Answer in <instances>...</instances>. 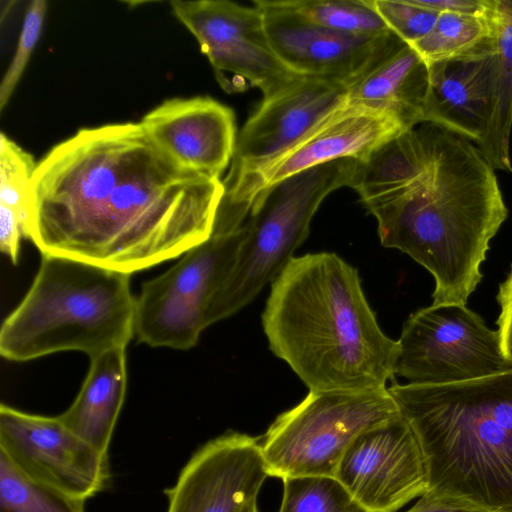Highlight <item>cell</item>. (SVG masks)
Listing matches in <instances>:
<instances>
[{
  "mask_svg": "<svg viewBox=\"0 0 512 512\" xmlns=\"http://www.w3.org/2000/svg\"><path fill=\"white\" fill-rule=\"evenodd\" d=\"M496 301L500 309L496 321L500 348L503 355L512 361V265L498 286Z\"/></svg>",
  "mask_w": 512,
  "mask_h": 512,
  "instance_id": "f1b7e54d",
  "label": "cell"
},
{
  "mask_svg": "<svg viewBox=\"0 0 512 512\" xmlns=\"http://www.w3.org/2000/svg\"><path fill=\"white\" fill-rule=\"evenodd\" d=\"M388 391L419 441L429 492L474 512H512V369Z\"/></svg>",
  "mask_w": 512,
  "mask_h": 512,
  "instance_id": "277c9868",
  "label": "cell"
},
{
  "mask_svg": "<svg viewBox=\"0 0 512 512\" xmlns=\"http://www.w3.org/2000/svg\"><path fill=\"white\" fill-rule=\"evenodd\" d=\"M246 234L244 223L213 229L169 270L143 283L136 298L137 340L152 347H194L201 332L219 321L221 298Z\"/></svg>",
  "mask_w": 512,
  "mask_h": 512,
  "instance_id": "52a82bcc",
  "label": "cell"
},
{
  "mask_svg": "<svg viewBox=\"0 0 512 512\" xmlns=\"http://www.w3.org/2000/svg\"><path fill=\"white\" fill-rule=\"evenodd\" d=\"M335 478L372 512H397L429 491L423 452L401 413L359 434Z\"/></svg>",
  "mask_w": 512,
  "mask_h": 512,
  "instance_id": "4fadbf2b",
  "label": "cell"
},
{
  "mask_svg": "<svg viewBox=\"0 0 512 512\" xmlns=\"http://www.w3.org/2000/svg\"><path fill=\"white\" fill-rule=\"evenodd\" d=\"M400 411L386 389L313 392L279 414L260 438L270 477H335L352 441Z\"/></svg>",
  "mask_w": 512,
  "mask_h": 512,
  "instance_id": "ba28073f",
  "label": "cell"
},
{
  "mask_svg": "<svg viewBox=\"0 0 512 512\" xmlns=\"http://www.w3.org/2000/svg\"><path fill=\"white\" fill-rule=\"evenodd\" d=\"M0 512H85V500L34 481L0 453Z\"/></svg>",
  "mask_w": 512,
  "mask_h": 512,
  "instance_id": "603a6c76",
  "label": "cell"
},
{
  "mask_svg": "<svg viewBox=\"0 0 512 512\" xmlns=\"http://www.w3.org/2000/svg\"><path fill=\"white\" fill-rule=\"evenodd\" d=\"M406 512H474L459 503L427 492Z\"/></svg>",
  "mask_w": 512,
  "mask_h": 512,
  "instance_id": "1f68e13d",
  "label": "cell"
},
{
  "mask_svg": "<svg viewBox=\"0 0 512 512\" xmlns=\"http://www.w3.org/2000/svg\"><path fill=\"white\" fill-rule=\"evenodd\" d=\"M22 237H25L22 218L14 209L0 203V248L13 264L18 262Z\"/></svg>",
  "mask_w": 512,
  "mask_h": 512,
  "instance_id": "f546056e",
  "label": "cell"
},
{
  "mask_svg": "<svg viewBox=\"0 0 512 512\" xmlns=\"http://www.w3.org/2000/svg\"><path fill=\"white\" fill-rule=\"evenodd\" d=\"M242 512H259L257 502L251 503Z\"/></svg>",
  "mask_w": 512,
  "mask_h": 512,
  "instance_id": "d6a6232c",
  "label": "cell"
},
{
  "mask_svg": "<svg viewBox=\"0 0 512 512\" xmlns=\"http://www.w3.org/2000/svg\"><path fill=\"white\" fill-rule=\"evenodd\" d=\"M175 16L197 39L228 92L250 87L267 97L297 76L274 52L257 6L225 0L172 1Z\"/></svg>",
  "mask_w": 512,
  "mask_h": 512,
  "instance_id": "8fae6325",
  "label": "cell"
},
{
  "mask_svg": "<svg viewBox=\"0 0 512 512\" xmlns=\"http://www.w3.org/2000/svg\"><path fill=\"white\" fill-rule=\"evenodd\" d=\"M492 20L497 53L493 109L486 136L478 147L494 169L512 173V0H494Z\"/></svg>",
  "mask_w": 512,
  "mask_h": 512,
  "instance_id": "44dd1931",
  "label": "cell"
},
{
  "mask_svg": "<svg viewBox=\"0 0 512 512\" xmlns=\"http://www.w3.org/2000/svg\"><path fill=\"white\" fill-rule=\"evenodd\" d=\"M355 163L343 158L302 171L252 203L244 221L246 238L221 298L219 321L248 305L278 276L308 236L322 201L349 186Z\"/></svg>",
  "mask_w": 512,
  "mask_h": 512,
  "instance_id": "8992f818",
  "label": "cell"
},
{
  "mask_svg": "<svg viewBox=\"0 0 512 512\" xmlns=\"http://www.w3.org/2000/svg\"><path fill=\"white\" fill-rule=\"evenodd\" d=\"M270 350L313 392L387 388L399 344L380 328L357 269L335 253L292 257L262 316Z\"/></svg>",
  "mask_w": 512,
  "mask_h": 512,
  "instance_id": "3957f363",
  "label": "cell"
},
{
  "mask_svg": "<svg viewBox=\"0 0 512 512\" xmlns=\"http://www.w3.org/2000/svg\"><path fill=\"white\" fill-rule=\"evenodd\" d=\"M388 28L403 42L414 45L434 27L439 12L416 4L413 0H370Z\"/></svg>",
  "mask_w": 512,
  "mask_h": 512,
  "instance_id": "4316f807",
  "label": "cell"
},
{
  "mask_svg": "<svg viewBox=\"0 0 512 512\" xmlns=\"http://www.w3.org/2000/svg\"><path fill=\"white\" fill-rule=\"evenodd\" d=\"M223 195L219 177L174 163L140 123L83 128L37 163L25 238L42 255L131 274L209 238Z\"/></svg>",
  "mask_w": 512,
  "mask_h": 512,
  "instance_id": "6da1fadb",
  "label": "cell"
},
{
  "mask_svg": "<svg viewBox=\"0 0 512 512\" xmlns=\"http://www.w3.org/2000/svg\"><path fill=\"white\" fill-rule=\"evenodd\" d=\"M279 4L305 20L329 29L360 35L392 32L370 0H281Z\"/></svg>",
  "mask_w": 512,
  "mask_h": 512,
  "instance_id": "cb8c5ba5",
  "label": "cell"
},
{
  "mask_svg": "<svg viewBox=\"0 0 512 512\" xmlns=\"http://www.w3.org/2000/svg\"><path fill=\"white\" fill-rule=\"evenodd\" d=\"M495 38L465 55L428 64L424 122L460 135L478 146L493 109Z\"/></svg>",
  "mask_w": 512,
  "mask_h": 512,
  "instance_id": "ac0fdd59",
  "label": "cell"
},
{
  "mask_svg": "<svg viewBox=\"0 0 512 512\" xmlns=\"http://www.w3.org/2000/svg\"><path fill=\"white\" fill-rule=\"evenodd\" d=\"M344 84L349 104L390 113L408 129L424 122L428 64L397 36Z\"/></svg>",
  "mask_w": 512,
  "mask_h": 512,
  "instance_id": "d6986e66",
  "label": "cell"
},
{
  "mask_svg": "<svg viewBox=\"0 0 512 512\" xmlns=\"http://www.w3.org/2000/svg\"><path fill=\"white\" fill-rule=\"evenodd\" d=\"M37 163L4 133L0 135V203L22 218L26 236V193Z\"/></svg>",
  "mask_w": 512,
  "mask_h": 512,
  "instance_id": "484cf974",
  "label": "cell"
},
{
  "mask_svg": "<svg viewBox=\"0 0 512 512\" xmlns=\"http://www.w3.org/2000/svg\"><path fill=\"white\" fill-rule=\"evenodd\" d=\"M395 375L409 384L437 385L512 369L496 330L466 305H430L412 313L397 340Z\"/></svg>",
  "mask_w": 512,
  "mask_h": 512,
  "instance_id": "9c48e42d",
  "label": "cell"
},
{
  "mask_svg": "<svg viewBox=\"0 0 512 512\" xmlns=\"http://www.w3.org/2000/svg\"><path fill=\"white\" fill-rule=\"evenodd\" d=\"M140 124L155 146L185 169L220 178L232 161L234 113L210 97L168 99Z\"/></svg>",
  "mask_w": 512,
  "mask_h": 512,
  "instance_id": "e0dca14e",
  "label": "cell"
},
{
  "mask_svg": "<svg viewBox=\"0 0 512 512\" xmlns=\"http://www.w3.org/2000/svg\"><path fill=\"white\" fill-rule=\"evenodd\" d=\"M0 453L27 477L87 500L109 482L108 454L68 429L58 418L0 406Z\"/></svg>",
  "mask_w": 512,
  "mask_h": 512,
  "instance_id": "7c38bea8",
  "label": "cell"
},
{
  "mask_svg": "<svg viewBox=\"0 0 512 512\" xmlns=\"http://www.w3.org/2000/svg\"><path fill=\"white\" fill-rule=\"evenodd\" d=\"M423 7L441 12L488 16L493 10L494 0H413Z\"/></svg>",
  "mask_w": 512,
  "mask_h": 512,
  "instance_id": "4dcf8cb0",
  "label": "cell"
},
{
  "mask_svg": "<svg viewBox=\"0 0 512 512\" xmlns=\"http://www.w3.org/2000/svg\"><path fill=\"white\" fill-rule=\"evenodd\" d=\"M268 477L260 438L227 431L200 446L165 489L167 512H242Z\"/></svg>",
  "mask_w": 512,
  "mask_h": 512,
  "instance_id": "5bb4252c",
  "label": "cell"
},
{
  "mask_svg": "<svg viewBox=\"0 0 512 512\" xmlns=\"http://www.w3.org/2000/svg\"><path fill=\"white\" fill-rule=\"evenodd\" d=\"M349 187L375 217L381 244L431 274L432 305H466L508 217L495 169L480 148L422 122L356 160Z\"/></svg>",
  "mask_w": 512,
  "mask_h": 512,
  "instance_id": "7a4b0ae2",
  "label": "cell"
},
{
  "mask_svg": "<svg viewBox=\"0 0 512 512\" xmlns=\"http://www.w3.org/2000/svg\"><path fill=\"white\" fill-rule=\"evenodd\" d=\"M46 11L47 3L44 0L32 1L26 10L16 52L0 85V111L7 105L27 66L41 35Z\"/></svg>",
  "mask_w": 512,
  "mask_h": 512,
  "instance_id": "83f0119b",
  "label": "cell"
},
{
  "mask_svg": "<svg viewBox=\"0 0 512 512\" xmlns=\"http://www.w3.org/2000/svg\"><path fill=\"white\" fill-rule=\"evenodd\" d=\"M406 130L390 113L346 102L275 159L251 173L225 178L217 215L228 223L241 225L252 203L284 179L338 159L364 161Z\"/></svg>",
  "mask_w": 512,
  "mask_h": 512,
  "instance_id": "30bf717a",
  "label": "cell"
},
{
  "mask_svg": "<svg viewBox=\"0 0 512 512\" xmlns=\"http://www.w3.org/2000/svg\"><path fill=\"white\" fill-rule=\"evenodd\" d=\"M130 275L67 257L42 255L34 281L4 320L0 353L29 361L61 351L90 358L134 336Z\"/></svg>",
  "mask_w": 512,
  "mask_h": 512,
  "instance_id": "5b68a950",
  "label": "cell"
},
{
  "mask_svg": "<svg viewBox=\"0 0 512 512\" xmlns=\"http://www.w3.org/2000/svg\"><path fill=\"white\" fill-rule=\"evenodd\" d=\"M346 102L343 82L309 76H297L263 97L237 137L226 178L251 173L275 159Z\"/></svg>",
  "mask_w": 512,
  "mask_h": 512,
  "instance_id": "9a60e30c",
  "label": "cell"
},
{
  "mask_svg": "<svg viewBox=\"0 0 512 512\" xmlns=\"http://www.w3.org/2000/svg\"><path fill=\"white\" fill-rule=\"evenodd\" d=\"M264 15L269 42L294 74L345 83L365 69L396 37L341 32L311 23L277 0L254 1Z\"/></svg>",
  "mask_w": 512,
  "mask_h": 512,
  "instance_id": "2e32d148",
  "label": "cell"
},
{
  "mask_svg": "<svg viewBox=\"0 0 512 512\" xmlns=\"http://www.w3.org/2000/svg\"><path fill=\"white\" fill-rule=\"evenodd\" d=\"M126 347H115L90 358L83 385L70 407L58 415L72 432L108 454L126 392Z\"/></svg>",
  "mask_w": 512,
  "mask_h": 512,
  "instance_id": "ffe728a7",
  "label": "cell"
},
{
  "mask_svg": "<svg viewBox=\"0 0 512 512\" xmlns=\"http://www.w3.org/2000/svg\"><path fill=\"white\" fill-rule=\"evenodd\" d=\"M278 512H372L331 476H300L282 479Z\"/></svg>",
  "mask_w": 512,
  "mask_h": 512,
  "instance_id": "d4e9b609",
  "label": "cell"
},
{
  "mask_svg": "<svg viewBox=\"0 0 512 512\" xmlns=\"http://www.w3.org/2000/svg\"><path fill=\"white\" fill-rule=\"evenodd\" d=\"M492 12L488 16L441 12L433 29L412 47L426 63L475 51L494 38Z\"/></svg>",
  "mask_w": 512,
  "mask_h": 512,
  "instance_id": "7402d4cb",
  "label": "cell"
}]
</instances>
